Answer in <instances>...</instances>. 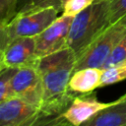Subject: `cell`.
Returning <instances> with one entry per match:
<instances>
[{"label":"cell","mask_w":126,"mask_h":126,"mask_svg":"<svg viewBox=\"0 0 126 126\" xmlns=\"http://www.w3.org/2000/svg\"><path fill=\"white\" fill-rule=\"evenodd\" d=\"M38 109L25 99L10 97L0 102V126H18Z\"/></svg>","instance_id":"cell-9"},{"label":"cell","mask_w":126,"mask_h":126,"mask_svg":"<svg viewBox=\"0 0 126 126\" xmlns=\"http://www.w3.org/2000/svg\"><path fill=\"white\" fill-rule=\"evenodd\" d=\"M67 1H68V0H60V3H61V8H62V9H63V6L65 5V3H66Z\"/></svg>","instance_id":"cell-22"},{"label":"cell","mask_w":126,"mask_h":126,"mask_svg":"<svg viewBox=\"0 0 126 126\" xmlns=\"http://www.w3.org/2000/svg\"><path fill=\"white\" fill-rule=\"evenodd\" d=\"M16 71L11 67H4L0 71V102L10 98V83Z\"/></svg>","instance_id":"cell-15"},{"label":"cell","mask_w":126,"mask_h":126,"mask_svg":"<svg viewBox=\"0 0 126 126\" xmlns=\"http://www.w3.org/2000/svg\"><path fill=\"white\" fill-rule=\"evenodd\" d=\"M110 25L109 0H95L74 16L67 46L78 57Z\"/></svg>","instance_id":"cell-2"},{"label":"cell","mask_w":126,"mask_h":126,"mask_svg":"<svg viewBox=\"0 0 126 126\" xmlns=\"http://www.w3.org/2000/svg\"><path fill=\"white\" fill-rule=\"evenodd\" d=\"M95 0H68L62 9V14L75 16L90 5H92Z\"/></svg>","instance_id":"cell-18"},{"label":"cell","mask_w":126,"mask_h":126,"mask_svg":"<svg viewBox=\"0 0 126 126\" xmlns=\"http://www.w3.org/2000/svg\"><path fill=\"white\" fill-rule=\"evenodd\" d=\"M59 12L55 7H45L17 14L6 25L10 41L21 36H36L58 18Z\"/></svg>","instance_id":"cell-4"},{"label":"cell","mask_w":126,"mask_h":126,"mask_svg":"<svg viewBox=\"0 0 126 126\" xmlns=\"http://www.w3.org/2000/svg\"><path fill=\"white\" fill-rule=\"evenodd\" d=\"M4 59H3V50H0V71L4 68Z\"/></svg>","instance_id":"cell-21"},{"label":"cell","mask_w":126,"mask_h":126,"mask_svg":"<svg viewBox=\"0 0 126 126\" xmlns=\"http://www.w3.org/2000/svg\"><path fill=\"white\" fill-rule=\"evenodd\" d=\"M114 101L103 102L96 98L93 93L75 95L69 106L63 112L64 118L71 126H81L100 110L112 105Z\"/></svg>","instance_id":"cell-7"},{"label":"cell","mask_w":126,"mask_h":126,"mask_svg":"<svg viewBox=\"0 0 126 126\" xmlns=\"http://www.w3.org/2000/svg\"><path fill=\"white\" fill-rule=\"evenodd\" d=\"M10 42V36L5 25L0 24V50H5L7 45Z\"/></svg>","instance_id":"cell-20"},{"label":"cell","mask_w":126,"mask_h":126,"mask_svg":"<svg viewBox=\"0 0 126 126\" xmlns=\"http://www.w3.org/2000/svg\"><path fill=\"white\" fill-rule=\"evenodd\" d=\"M36 65L17 69L10 83V97L25 99L40 109L43 98V88Z\"/></svg>","instance_id":"cell-5"},{"label":"cell","mask_w":126,"mask_h":126,"mask_svg":"<svg viewBox=\"0 0 126 126\" xmlns=\"http://www.w3.org/2000/svg\"><path fill=\"white\" fill-rule=\"evenodd\" d=\"M102 69L86 67L75 70L69 81V90L74 94H89L99 88Z\"/></svg>","instance_id":"cell-11"},{"label":"cell","mask_w":126,"mask_h":126,"mask_svg":"<svg viewBox=\"0 0 126 126\" xmlns=\"http://www.w3.org/2000/svg\"><path fill=\"white\" fill-rule=\"evenodd\" d=\"M18 126H71L63 113H48L38 109Z\"/></svg>","instance_id":"cell-12"},{"label":"cell","mask_w":126,"mask_h":126,"mask_svg":"<svg viewBox=\"0 0 126 126\" xmlns=\"http://www.w3.org/2000/svg\"><path fill=\"white\" fill-rule=\"evenodd\" d=\"M124 59H126V34L123 36V38L119 41V43L113 49V51L111 52V54L109 55V57L107 58L103 66L101 67V69L113 66Z\"/></svg>","instance_id":"cell-17"},{"label":"cell","mask_w":126,"mask_h":126,"mask_svg":"<svg viewBox=\"0 0 126 126\" xmlns=\"http://www.w3.org/2000/svg\"><path fill=\"white\" fill-rule=\"evenodd\" d=\"M4 66L21 68L36 65L39 57L36 55L35 36H21L12 39L3 51Z\"/></svg>","instance_id":"cell-8"},{"label":"cell","mask_w":126,"mask_h":126,"mask_svg":"<svg viewBox=\"0 0 126 126\" xmlns=\"http://www.w3.org/2000/svg\"><path fill=\"white\" fill-rule=\"evenodd\" d=\"M45 7H55L60 12H62L60 0H19L17 7V14L32 9L45 8Z\"/></svg>","instance_id":"cell-14"},{"label":"cell","mask_w":126,"mask_h":126,"mask_svg":"<svg viewBox=\"0 0 126 126\" xmlns=\"http://www.w3.org/2000/svg\"><path fill=\"white\" fill-rule=\"evenodd\" d=\"M73 19L74 16L62 14L35 36L36 55L39 58L68 47V36Z\"/></svg>","instance_id":"cell-6"},{"label":"cell","mask_w":126,"mask_h":126,"mask_svg":"<svg viewBox=\"0 0 126 126\" xmlns=\"http://www.w3.org/2000/svg\"><path fill=\"white\" fill-rule=\"evenodd\" d=\"M109 14L111 24L126 15V0H109Z\"/></svg>","instance_id":"cell-19"},{"label":"cell","mask_w":126,"mask_h":126,"mask_svg":"<svg viewBox=\"0 0 126 126\" xmlns=\"http://www.w3.org/2000/svg\"><path fill=\"white\" fill-rule=\"evenodd\" d=\"M126 80V59L117 64L102 69L99 88L113 85Z\"/></svg>","instance_id":"cell-13"},{"label":"cell","mask_w":126,"mask_h":126,"mask_svg":"<svg viewBox=\"0 0 126 126\" xmlns=\"http://www.w3.org/2000/svg\"><path fill=\"white\" fill-rule=\"evenodd\" d=\"M126 34V15L111 24L77 57L75 70L86 67L101 68L113 49ZM74 70V71H75Z\"/></svg>","instance_id":"cell-3"},{"label":"cell","mask_w":126,"mask_h":126,"mask_svg":"<svg viewBox=\"0 0 126 126\" xmlns=\"http://www.w3.org/2000/svg\"><path fill=\"white\" fill-rule=\"evenodd\" d=\"M81 126H126V94Z\"/></svg>","instance_id":"cell-10"},{"label":"cell","mask_w":126,"mask_h":126,"mask_svg":"<svg viewBox=\"0 0 126 126\" xmlns=\"http://www.w3.org/2000/svg\"><path fill=\"white\" fill-rule=\"evenodd\" d=\"M77 56L66 47L38 59L36 68L39 72L43 98L40 109L48 113H63L69 106L74 93L69 90V81L75 70Z\"/></svg>","instance_id":"cell-1"},{"label":"cell","mask_w":126,"mask_h":126,"mask_svg":"<svg viewBox=\"0 0 126 126\" xmlns=\"http://www.w3.org/2000/svg\"><path fill=\"white\" fill-rule=\"evenodd\" d=\"M19 0H0V24L7 25L17 14Z\"/></svg>","instance_id":"cell-16"}]
</instances>
